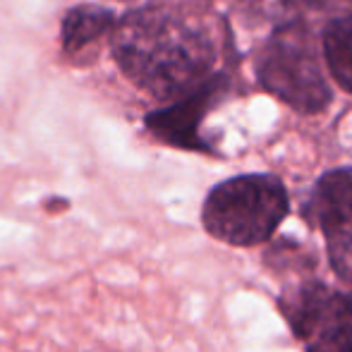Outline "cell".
I'll return each instance as SVG.
<instances>
[{"label":"cell","mask_w":352,"mask_h":352,"mask_svg":"<svg viewBox=\"0 0 352 352\" xmlns=\"http://www.w3.org/2000/svg\"><path fill=\"white\" fill-rule=\"evenodd\" d=\"M111 34L122 72L161 98L195 91L216 63L206 27L173 5L151 3L135 10L116 22Z\"/></svg>","instance_id":"cell-1"},{"label":"cell","mask_w":352,"mask_h":352,"mask_svg":"<svg viewBox=\"0 0 352 352\" xmlns=\"http://www.w3.org/2000/svg\"><path fill=\"white\" fill-rule=\"evenodd\" d=\"M290 213V197L280 177L269 173L237 175L206 195L201 226L232 247H256L274 237Z\"/></svg>","instance_id":"cell-2"},{"label":"cell","mask_w":352,"mask_h":352,"mask_svg":"<svg viewBox=\"0 0 352 352\" xmlns=\"http://www.w3.org/2000/svg\"><path fill=\"white\" fill-rule=\"evenodd\" d=\"M256 77L266 91L307 116L331 103L316 43L302 27H283L266 41L256 58Z\"/></svg>","instance_id":"cell-3"},{"label":"cell","mask_w":352,"mask_h":352,"mask_svg":"<svg viewBox=\"0 0 352 352\" xmlns=\"http://www.w3.org/2000/svg\"><path fill=\"white\" fill-rule=\"evenodd\" d=\"M283 309L309 352H352V292L309 283Z\"/></svg>","instance_id":"cell-4"},{"label":"cell","mask_w":352,"mask_h":352,"mask_svg":"<svg viewBox=\"0 0 352 352\" xmlns=\"http://www.w3.org/2000/svg\"><path fill=\"white\" fill-rule=\"evenodd\" d=\"M305 216L324 235L333 274L352 283V168L329 170L319 177Z\"/></svg>","instance_id":"cell-5"},{"label":"cell","mask_w":352,"mask_h":352,"mask_svg":"<svg viewBox=\"0 0 352 352\" xmlns=\"http://www.w3.org/2000/svg\"><path fill=\"white\" fill-rule=\"evenodd\" d=\"M218 94H221V77L206 79L201 87L185 94L177 103L148 113L146 127L170 146L187 148V151H211L209 144L201 140L199 125Z\"/></svg>","instance_id":"cell-6"},{"label":"cell","mask_w":352,"mask_h":352,"mask_svg":"<svg viewBox=\"0 0 352 352\" xmlns=\"http://www.w3.org/2000/svg\"><path fill=\"white\" fill-rule=\"evenodd\" d=\"M116 27V14L98 5L72 8L63 19V51L70 58H79L96 48Z\"/></svg>","instance_id":"cell-7"},{"label":"cell","mask_w":352,"mask_h":352,"mask_svg":"<svg viewBox=\"0 0 352 352\" xmlns=\"http://www.w3.org/2000/svg\"><path fill=\"white\" fill-rule=\"evenodd\" d=\"M324 58L333 79L352 94V14L329 22L324 29Z\"/></svg>","instance_id":"cell-8"}]
</instances>
